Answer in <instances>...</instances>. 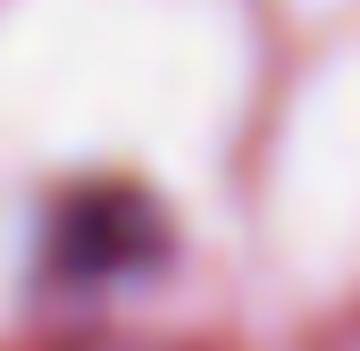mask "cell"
Here are the masks:
<instances>
[{"mask_svg":"<svg viewBox=\"0 0 360 351\" xmlns=\"http://www.w3.org/2000/svg\"><path fill=\"white\" fill-rule=\"evenodd\" d=\"M168 234H160V209L126 184H76L51 201L42 218V260L34 276L42 284H68V293H92V284H126L134 267H151Z\"/></svg>","mask_w":360,"mask_h":351,"instance_id":"1","label":"cell"}]
</instances>
